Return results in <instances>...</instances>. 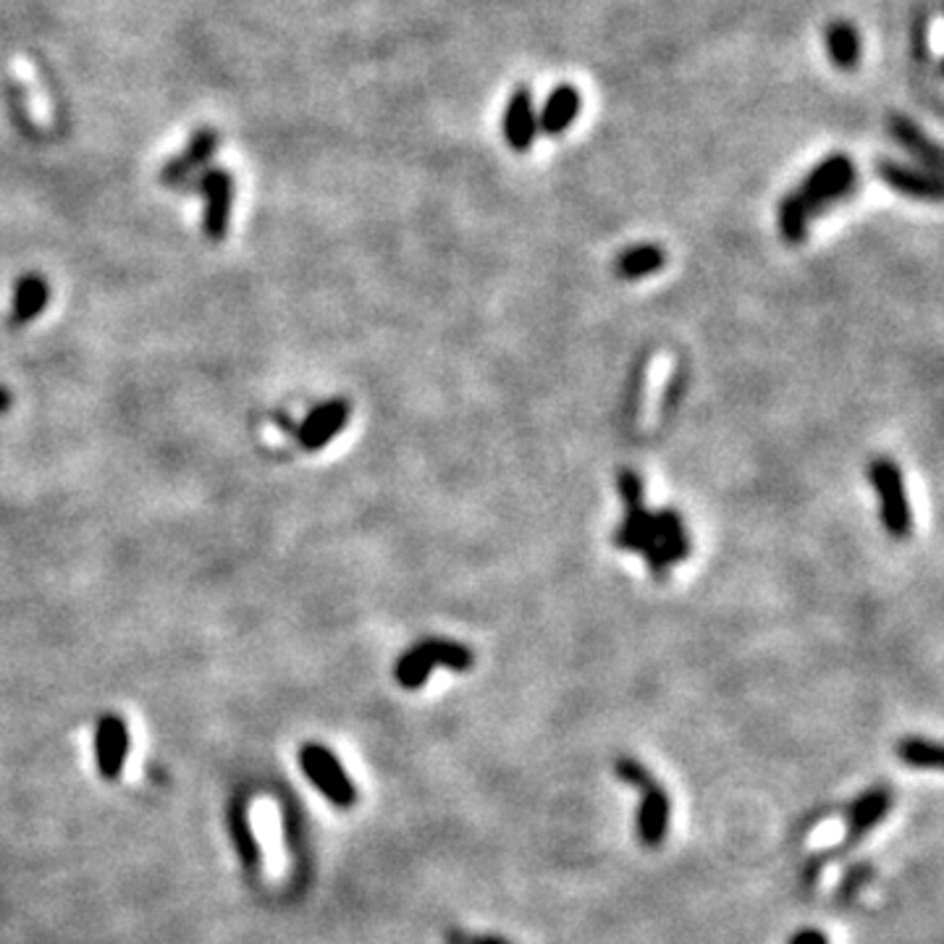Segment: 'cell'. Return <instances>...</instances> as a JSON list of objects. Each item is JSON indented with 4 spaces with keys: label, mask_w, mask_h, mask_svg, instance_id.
<instances>
[{
    "label": "cell",
    "mask_w": 944,
    "mask_h": 944,
    "mask_svg": "<svg viewBox=\"0 0 944 944\" xmlns=\"http://www.w3.org/2000/svg\"><path fill=\"white\" fill-rule=\"evenodd\" d=\"M659 546H661V553H663V559H667L669 567L682 562V559H688L690 551H693V546H690L688 536L674 538V540H659Z\"/></svg>",
    "instance_id": "cell-24"
},
{
    "label": "cell",
    "mask_w": 944,
    "mask_h": 944,
    "mask_svg": "<svg viewBox=\"0 0 944 944\" xmlns=\"http://www.w3.org/2000/svg\"><path fill=\"white\" fill-rule=\"evenodd\" d=\"M433 667H436V656L430 651V643L422 640L409 648V651L394 663V677L405 690H417L426 685L430 672H433Z\"/></svg>",
    "instance_id": "cell-14"
},
{
    "label": "cell",
    "mask_w": 944,
    "mask_h": 944,
    "mask_svg": "<svg viewBox=\"0 0 944 944\" xmlns=\"http://www.w3.org/2000/svg\"><path fill=\"white\" fill-rule=\"evenodd\" d=\"M656 540L654 536V512H648L646 506L638 509H629L625 523L619 525L614 533V544L622 551H643L646 546H651Z\"/></svg>",
    "instance_id": "cell-16"
},
{
    "label": "cell",
    "mask_w": 944,
    "mask_h": 944,
    "mask_svg": "<svg viewBox=\"0 0 944 944\" xmlns=\"http://www.w3.org/2000/svg\"><path fill=\"white\" fill-rule=\"evenodd\" d=\"M617 489H619V496H622V502H625L627 512L643 506V481H640L638 472L622 470L619 478H617Z\"/></svg>",
    "instance_id": "cell-23"
},
{
    "label": "cell",
    "mask_w": 944,
    "mask_h": 944,
    "mask_svg": "<svg viewBox=\"0 0 944 944\" xmlns=\"http://www.w3.org/2000/svg\"><path fill=\"white\" fill-rule=\"evenodd\" d=\"M349 422V402L347 399H331L326 405L315 407L310 415L305 417L303 426L297 428V441L303 443L307 451L323 449L333 436H339Z\"/></svg>",
    "instance_id": "cell-8"
},
{
    "label": "cell",
    "mask_w": 944,
    "mask_h": 944,
    "mask_svg": "<svg viewBox=\"0 0 944 944\" xmlns=\"http://www.w3.org/2000/svg\"><path fill=\"white\" fill-rule=\"evenodd\" d=\"M654 536L656 540H674L685 536V525L677 509H661L654 515Z\"/></svg>",
    "instance_id": "cell-22"
},
{
    "label": "cell",
    "mask_w": 944,
    "mask_h": 944,
    "mask_svg": "<svg viewBox=\"0 0 944 944\" xmlns=\"http://www.w3.org/2000/svg\"><path fill=\"white\" fill-rule=\"evenodd\" d=\"M643 800L638 809V839L643 847L656 850L669 832V816H672V800H669L667 790L656 782L643 787Z\"/></svg>",
    "instance_id": "cell-7"
},
{
    "label": "cell",
    "mask_w": 944,
    "mask_h": 944,
    "mask_svg": "<svg viewBox=\"0 0 944 944\" xmlns=\"http://www.w3.org/2000/svg\"><path fill=\"white\" fill-rule=\"evenodd\" d=\"M428 643H430V651L436 656V663L454 669V672H468L472 661H475V656H472L470 648L462 646V643L443 640V638H428Z\"/></svg>",
    "instance_id": "cell-20"
},
{
    "label": "cell",
    "mask_w": 944,
    "mask_h": 944,
    "mask_svg": "<svg viewBox=\"0 0 944 944\" xmlns=\"http://www.w3.org/2000/svg\"><path fill=\"white\" fill-rule=\"evenodd\" d=\"M871 483L877 489L879 502H881V519H885V528L892 538H908L913 528L911 506H908L905 485H902V475L898 464L887 457L871 462Z\"/></svg>",
    "instance_id": "cell-3"
},
{
    "label": "cell",
    "mask_w": 944,
    "mask_h": 944,
    "mask_svg": "<svg viewBox=\"0 0 944 944\" xmlns=\"http://www.w3.org/2000/svg\"><path fill=\"white\" fill-rule=\"evenodd\" d=\"M47 305V284L37 276H26L24 282L17 284V294H13V307L11 318L13 323H30L45 310Z\"/></svg>",
    "instance_id": "cell-18"
},
{
    "label": "cell",
    "mask_w": 944,
    "mask_h": 944,
    "mask_svg": "<svg viewBox=\"0 0 944 944\" xmlns=\"http://www.w3.org/2000/svg\"><path fill=\"white\" fill-rule=\"evenodd\" d=\"M640 553H643V559H646L648 572H651L654 578H659V580H661V578H667L669 564H667V559H663L659 540H654V544H651V546H646V549H643Z\"/></svg>",
    "instance_id": "cell-25"
},
{
    "label": "cell",
    "mask_w": 944,
    "mask_h": 944,
    "mask_svg": "<svg viewBox=\"0 0 944 944\" xmlns=\"http://www.w3.org/2000/svg\"><path fill=\"white\" fill-rule=\"evenodd\" d=\"M787 944H830L824 932H819V929H800L790 936V942Z\"/></svg>",
    "instance_id": "cell-28"
},
{
    "label": "cell",
    "mask_w": 944,
    "mask_h": 944,
    "mask_svg": "<svg viewBox=\"0 0 944 944\" xmlns=\"http://www.w3.org/2000/svg\"><path fill=\"white\" fill-rule=\"evenodd\" d=\"M447 944H512V942H506L504 936H494V934L472 936V934L460 932V929H451V932L447 934Z\"/></svg>",
    "instance_id": "cell-26"
},
{
    "label": "cell",
    "mask_w": 944,
    "mask_h": 944,
    "mask_svg": "<svg viewBox=\"0 0 944 944\" xmlns=\"http://www.w3.org/2000/svg\"><path fill=\"white\" fill-rule=\"evenodd\" d=\"M926 32H929V22H926V13H923V17H919L913 22V56L915 58H923L926 61V56H929V45H926Z\"/></svg>",
    "instance_id": "cell-27"
},
{
    "label": "cell",
    "mask_w": 944,
    "mask_h": 944,
    "mask_svg": "<svg viewBox=\"0 0 944 944\" xmlns=\"http://www.w3.org/2000/svg\"><path fill=\"white\" fill-rule=\"evenodd\" d=\"M663 263H667V255H663L659 244H635V248L625 250L617 257L614 271L625 282H635V278L651 276V273L663 268Z\"/></svg>",
    "instance_id": "cell-15"
},
{
    "label": "cell",
    "mask_w": 944,
    "mask_h": 944,
    "mask_svg": "<svg viewBox=\"0 0 944 944\" xmlns=\"http://www.w3.org/2000/svg\"><path fill=\"white\" fill-rule=\"evenodd\" d=\"M13 74H17L19 85H22L24 90V102H26V113H30V119L37 127H47L53 121V108H51V98H47L45 87L40 85L37 72H34L32 61L24 56L13 58Z\"/></svg>",
    "instance_id": "cell-13"
},
{
    "label": "cell",
    "mask_w": 944,
    "mask_h": 944,
    "mask_svg": "<svg viewBox=\"0 0 944 944\" xmlns=\"http://www.w3.org/2000/svg\"><path fill=\"white\" fill-rule=\"evenodd\" d=\"M299 769H303L305 777L318 787L320 795H323L331 805H337V809L347 811L358 803L360 798L358 787H354L352 779H349L347 769L341 766L339 758L333 756V750H328L326 745L320 743L303 745V748H299Z\"/></svg>",
    "instance_id": "cell-2"
},
{
    "label": "cell",
    "mask_w": 944,
    "mask_h": 944,
    "mask_svg": "<svg viewBox=\"0 0 944 944\" xmlns=\"http://www.w3.org/2000/svg\"><path fill=\"white\" fill-rule=\"evenodd\" d=\"M226 826H229L231 845H234V850L239 855V860H242L244 871H248L250 877H257L260 866H263V853H260L255 832H252L248 803H244L242 798H237L234 803L229 805V813H226Z\"/></svg>",
    "instance_id": "cell-11"
},
{
    "label": "cell",
    "mask_w": 944,
    "mask_h": 944,
    "mask_svg": "<svg viewBox=\"0 0 944 944\" xmlns=\"http://www.w3.org/2000/svg\"><path fill=\"white\" fill-rule=\"evenodd\" d=\"M502 134L515 153H528L538 136V113L530 87L519 85L512 92L502 116Z\"/></svg>",
    "instance_id": "cell-6"
},
{
    "label": "cell",
    "mask_w": 944,
    "mask_h": 944,
    "mask_svg": "<svg viewBox=\"0 0 944 944\" xmlns=\"http://www.w3.org/2000/svg\"><path fill=\"white\" fill-rule=\"evenodd\" d=\"M580 106H583L580 92L574 90L572 85H559L557 90L546 98L544 108H540L538 132H544L546 136L564 134L567 129L574 124V119H578Z\"/></svg>",
    "instance_id": "cell-12"
},
{
    "label": "cell",
    "mask_w": 944,
    "mask_h": 944,
    "mask_svg": "<svg viewBox=\"0 0 944 944\" xmlns=\"http://www.w3.org/2000/svg\"><path fill=\"white\" fill-rule=\"evenodd\" d=\"M892 809V790L889 787H871L860 795L847 811V834L845 845H858L874 826L881 824V819L887 816Z\"/></svg>",
    "instance_id": "cell-9"
},
{
    "label": "cell",
    "mask_w": 944,
    "mask_h": 944,
    "mask_svg": "<svg viewBox=\"0 0 944 944\" xmlns=\"http://www.w3.org/2000/svg\"><path fill=\"white\" fill-rule=\"evenodd\" d=\"M9 407H11V394L6 392V388H0V413H6Z\"/></svg>",
    "instance_id": "cell-30"
},
{
    "label": "cell",
    "mask_w": 944,
    "mask_h": 944,
    "mask_svg": "<svg viewBox=\"0 0 944 944\" xmlns=\"http://www.w3.org/2000/svg\"><path fill=\"white\" fill-rule=\"evenodd\" d=\"M129 727L119 714L100 716L98 727H95V764H98V775L106 782H116L124 771L129 756Z\"/></svg>",
    "instance_id": "cell-4"
},
{
    "label": "cell",
    "mask_w": 944,
    "mask_h": 944,
    "mask_svg": "<svg viewBox=\"0 0 944 944\" xmlns=\"http://www.w3.org/2000/svg\"><path fill=\"white\" fill-rule=\"evenodd\" d=\"M889 134H892V140L898 142L900 147H905L908 153L915 157V161H921L923 168L932 171V174H940L942 171V150L932 140V136H929L919 124H915L913 119H908V116H902V113L889 116Z\"/></svg>",
    "instance_id": "cell-10"
},
{
    "label": "cell",
    "mask_w": 944,
    "mask_h": 944,
    "mask_svg": "<svg viewBox=\"0 0 944 944\" xmlns=\"http://www.w3.org/2000/svg\"><path fill=\"white\" fill-rule=\"evenodd\" d=\"M898 758L913 769H940L942 748L932 740H923V737H905L898 743Z\"/></svg>",
    "instance_id": "cell-19"
},
{
    "label": "cell",
    "mask_w": 944,
    "mask_h": 944,
    "mask_svg": "<svg viewBox=\"0 0 944 944\" xmlns=\"http://www.w3.org/2000/svg\"><path fill=\"white\" fill-rule=\"evenodd\" d=\"M877 176L887 187H892L898 195L911 197L921 202H940L942 200V179L940 174H932L926 168L905 166L900 161H877Z\"/></svg>",
    "instance_id": "cell-5"
},
{
    "label": "cell",
    "mask_w": 944,
    "mask_h": 944,
    "mask_svg": "<svg viewBox=\"0 0 944 944\" xmlns=\"http://www.w3.org/2000/svg\"><path fill=\"white\" fill-rule=\"evenodd\" d=\"M614 771H617L619 782L635 787V790H643V787L654 782L651 771H648L646 766H643L638 758H633V756L617 758V764H614Z\"/></svg>",
    "instance_id": "cell-21"
},
{
    "label": "cell",
    "mask_w": 944,
    "mask_h": 944,
    "mask_svg": "<svg viewBox=\"0 0 944 944\" xmlns=\"http://www.w3.org/2000/svg\"><path fill=\"white\" fill-rule=\"evenodd\" d=\"M855 187H858V174H855L853 161L847 155H830L819 166H813L803 184L779 202V229H782L784 242H803L809 234L811 218L847 200Z\"/></svg>",
    "instance_id": "cell-1"
},
{
    "label": "cell",
    "mask_w": 944,
    "mask_h": 944,
    "mask_svg": "<svg viewBox=\"0 0 944 944\" xmlns=\"http://www.w3.org/2000/svg\"><path fill=\"white\" fill-rule=\"evenodd\" d=\"M826 51H830L832 64L843 72H853L860 61V34L853 24L834 22L826 30Z\"/></svg>",
    "instance_id": "cell-17"
},
{
    "label": "cell",
    "mask_w": 944,
    "mask_h": 944,
    "mask_svg": "<svg viewBox=\"0 0 944 944\" xmlns=\"http://www.w3.org/2000/svg\"><path fill=\"white\" fill-rule=\"evenodd\" d=\"M682 386H685V378H682V375H674L672 386H669V392H667V402H663V409H667V413H669V409H674L677 396H680Z\"/></svg>",
    "instance_id": "cell-29"
}]
</instances>
